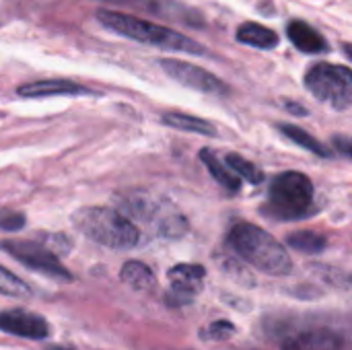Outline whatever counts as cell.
Segmentation results:
<instances>
[{
	"label": "cell",
	"mask_w": 352,
	"mask_h": 350,
	"mask_svg": "<svg viewBox=\"0 0 352 350\" xmlns=\"http://www.w3.org/2000/svg\"><path fill=\"white\" fill-rule=\"evenodd\" d=\"M305 87L316 99L338 111L352 105V70L349 66L318 62L307 70Z\"/></svg>",
	"instance_id": "obj_5"
},
{
	"label": "cell",
	"mask_w": 352,
	"mask_h": 350,
	"mask_svg": "<svg viewBox=\"0 0 352 350\" xmlns=\"http://www.w3.org/2000/svg\"><path fill=\"white\" fill-rule=\"evenodd\" d=\"M233 332H235V328H233L231 324H227V322H217V324H212L202 336L212 338V340H221V338H229Z\"/></svg>",
	"instance_id": "obj_23"
},
{
	"label": "cell",
	"mask_w": 352,
	"mask_h": 350,
	"mask_svg": "<svg viewBox=\"0 0 352 350\" xmlns=\"http://www.w3.org/2000/svg\"><path fill=\"white\" fill-rule=\"evenodd\" d=\"M159 64L173 80L182 83L184 87H190V89H196V91L208 93V95H227L229 93L227 83H223L219 76H214L212 72H208L196 64H190L184 60H171V58H165Z\"/></svg>",
	"instance_id": "obj_7"
},
{
	"label": "cell",
	"mask_w": 352,
	"mask_h": 350,
	"mask_svg": "<svg viewBox=\"0 0 352 350\" xmlns=\"http://www.w3.org/2000/svg\"><path fill=\"white\" fill-rule=\"evenodd\" d=\"M268 212L280 221L307 219L314 212V184L299 171H287L272 179L268 190Z\"/></svg>",
	"instance_id": "obj_4"
},
{
	"label": "cell",
	"mask_w": 352,
	"mask_h": 350,
	"mask_svg": "<svg viewBox=\"0 0 352 350\" xmlns=\"http://www.w3.org/2000/svg\"><path fill=\"white\" fill-rule=\"evenodd\" d=\"M225 161H227V167H229L239 179H245V182H250V184H254V186H258V184H262V182L266 179L264 171H262L258 165H254L252 161L243 159L241 155L231 153V155L225 157Z\"/></svg>",
	"instance_id": "obj_18"
},
{
	"label": "cell",
	"mask_w": 352,
	"mask_h": 350,
	"mask_svg": "<svg viewBox=\"0 0 352 350\" xmlns=\"http://www.w3.org/2000/svg\"><path fill=\"white\" fill-rule=\"evenodd\" d=\"M326 237L314 233V231H297L287 239V245L297 250V252H305V254H320L326 248Z\"/></svg>",
	"instance_id": "obj_19"
},
{
	"label": "cell",
	"mask_w": 352,
	"mask_h": 350,
	"mask_svg": "<svg viewBox=\"0 0 352 350\" xmlns=\"http://www.w3.org/2000/svg\"><path fill=\"white\" fill-rule=\"evenodd\" d=\"M72 225L91 241L109 250H132L140 243L138 227L107 206H85L72 215Z\"/></svg>",
	"instance_id": "obj_3"
},
{
	"label": "cell",
	"mask_w": 352,
	"mask_h": 350,
	"mask_svg": "<svg viewBox=\"0 0 352 350\" xmlns=\"http://www.w3.org/2000/svg\"><path fill=\"white\" fill-rule=\"evenodd\" d=\"M0 293L8 295V297H29L31 287L27 283H23L19 276H14L12 272H8L6 268L0 266Z\"/></svg>",
	"instance_id": "obj_20"
},
{
	"label": "cell",
	"mask_w": 352,
	"mask_h": 350,
	"mask_svg": "<svg viewBox=\"0 0 352 350\" xmlns=\"http://www.w3.org/2000/svg\"><path fill=\"white\" fill-rule=\"evenodd\" d=\"M287 37L303 54H322L328 50L326 37L320 31H316L309 23L299 21V19H295L287 25Z\"/></svg>",
	"instance_id": "obj_11"
},
{
	"label": "cell",
	"mask_w": 352,
	"mask_h": 350,
	"mask_svg": "<svg viewBox=\"0 0 352 350\" xmlns=\"http://www.w3.org/2000/svg\"><path fill=\"white\" fill-rule=\"evenodd\" d=\"M120 278H122V283H126L130 289L140 291V293L151 291V289L155 287V274H153V270H151L146 264L136 262V260L126 262V264L122 266Z\"/></svg>",
	"instance_id": "obj_15"
},
{
	"label": "cell",
	"mask_w": 352,
	"mask_h": 350,
	"mask_svg": "<svg viewBox=\"0 0 352 350\" xmlns=\"http://www.w3.org/2000/svg\"><path fill=\"white\" fill-rule=\"evenodd\" d=\"M95 17L105 29H109V31H113V33H118L122 37H128L132 41L144 43V45L161 47V50H167V52L194 54V56H200V54L206 52L200 43H196L188 35H184V33L171 29V27H163V25H157L153 21L140 19L136 14L103 8V10H97Z\"/></svg>",
	"instance_id": "obj_1"
},
{
	"label": "cell",
	"mask_w": 352,
	"mask_h": 350,
	"mask_svg": "<svg viewBox=\"0 0 352 350\" xmlns=\"http://www.w3.org/2000/svg\"><path fill=\"white\" fill-rule=\"evenodd\" d=\"M229 248L250 266L268 276H287L293 270V260L287 248L276 241L262 227L252 223H239L231 229Z\"/></svg>",
	"instance_id": "obj_2"
},
{
	"label": "cell",
	"mask_w": 352,
	"mask_h": 350,
	"mask_svg": "<svg viewBox=\"0 0 352 350\" xmlns=\"http://www.w3.org/2000/svg\"><path fill=\"white\" fill-rule=\"evenodd\" d=\"M200 161L204 163V167L208 169V173L217 179V184H221L225 190L229 192H239L241 188V179L221 161V157H217L210 149H202L200 151Z\"/></svg>",
	"instance_id": "obj_13"
},
{
	"label": "cell",
	"mask_w": 352,
	"mask_h": 350,
	"mask_svg": "<svg viewBox=\"0 0 352 350\" xmlns=\"http://www.w3.org/2000/svg\"><path fill=\"white\" fill-rule=\"evenodd\" d=\"M278 130L289 138L293 140L295 144L303 146L305 151H311L314 155H320V157H332V151H328L318 138H314L307 130L299 128V126H293V124H278Z\"/></svg>",
	"instance_id": "obj_16"
},
{
	"label": "cell",
	"mask_w": 352,
	"mask_h": 350,
	"mask_svg": "<svg viewBox=\"0 0 352 350\" xmlns=\"http://www.w3.org/2000/svg\"><path fill=\"white\" fill-rule=\"evenodd\" d=\"M163 124L171 126L175 130H184V132H194V134H204V136H217V128L214 124L196 118V116H188V113H179V111H167L163 113Z\"/></svg>",
	"instance_id": "obj_14"
},
{
	"label": "cell",
	"mask_w": 352,
	"mask_h": 350,
	"mask_svg": "<svg viewBox=\"0 0 352 350\" xmlns=\"http://www.w3.org/2000/svg\"><path fill=\"white\" fill-rule=\"evenodd\" d=\"M47 350H70V349H64V347H52V349Z\"/></svg>",
	"instance_id": "obj_27"
},
{
	"label": "cell",
	"mask_w": 352,
	"mask_h": 350,
	"mask_svg": "<svg viewBox=\"0 0 352 350\" xmlns=\"http://www.w3.org/2000/svg\"><path fill=\"white\" fill-rule=\"evenodd\" d=\"M0 250L4 254H8L10 258H14L16 262H21L23 266L50 276L54 281H62V283H70L72 274L62 266V262L58 260V256L35 241H27V239H4L0 241Z\"/></svg>",
	"instance_id": "obj_6"
},
{
	"label": "cell",
	"mask_w": 352,
	"mask_h": 350,
	"mask_svg": "<svg viewBox=\"0 0 352 350\" xmlns=\"http://www.w3.org/2000/svg\"><path fill=\"white\" fill-rule=\"evenodd\" d=\"M285 350H338V338L328 332H309L291 340Z\"/></svg>",
	"instance_id": "obj_17"
},
{
	"label": "cell",
	"mask_w": 352,
	"mask_h": 350,
	"mask_svg": "<svg viewBox=\"0 0 352 350\" xmlns=\"http://www.w3.org/2000/svg\"><path fill=\"white\" fill-rule=\"evenodd\" d=\"M16 93L21 97H56V95H93L91 89L74 83V80H66V78H50V80H35V83H27L21 85L16 89Z\"/></svg>",
	"instance_id": "obj_10"
},
{
	"label": "cell",
	"mask_w": 352,
	"mask_h": 350,
	"mask_svg": "<svg viewBox=\"0 0 352 350\" xmlns=\"http://www.w3.org/2000/svg\"><path fill=\"white\" fill-rule=\"evenodd\" d=\"M287 107H289L293 113H307L305 107H299V105H295V103H291V101H287Z\"/></svg>",
	"instance_id": "obj_25"
},
{
	"label": "cell",
	"mask_w": 352,
	"mask_h": 350,
	"mask_svg": "<svg viewBox=\"0 0 352 350\" xmlns=\"http://www.w3.org/2000/svg\"><path fill=\"white\" fill-rule=\"evenodd\" d=\"M0 330L19 338L43 340L50 336V324L33 311L27 309H4L0 311Z\"/></svg>",
	"instance_id": "obj_9"
},
{
	"label": "cell",
	"mask_w": 352,
	"mask_h": 350,
	"mask_svg": "<svg viewBox=\"0 0 352 350\" xmlns=\"http://www.w3.org/2000/svg\"><path fill=\"white\" fill-rule=\"evenodd\" d=\"M103 2H113V4H128V6H140V8H146L148 12H155V14H165L163 10V0H103Z\"/></svg>",
	"instance_id": "obj_22"
},
{
	"label": "cell",
	"mask_w": 352,
	"mask_h": 350,
	"mask_svg": "<svg viewBox=\"0 0 352 350\" xmlns=\"http://www.w3.org/2000/svg\"><path fill=\"white\" fill-rule=\"evenodd\" d=\"M169 278V291H167V301L169 305H186L192 303L206 278V270L198 264H177L167 272Z\"/></svg>",
	"instance_id": "obj_8"
},
{
	"label": "cell",
	"mask_w": 352,
	"mask_h": 350,
	"mask_svg": "<svg viewBox=\"0 0 352 350\" xmlns=\"http://www.w3.org/2000/svg\"><path fill=\"white\" fill-rule=\"evenodd\" d=\"M25 227V215L12 208H0V231H21Z\"/></svg>",
	"instance_id": "obj_21"
},
{
	"label": "cell",
	"mask_w": 352,
	"mask_h": 350,
	"mask_svg": "<svg viewBox=\"0 0 352 350\" xmlns=\"http://www.w3.org/2000/svg\"><path fill=\"white\" fill-rule=\"evenodd\" d=\"M332 144H334V151H336V153H340V155H344V157L352 159V138L351 136L336 134V136L332 138Z\"/></svg>",
	"instance_id": "obj_24"
},
{
	"label": "cell",
	"mask_w": 352,
	"mask_h": 350,
	"mask_svg": "<svg viewBox=\"0 0 352 350\" xmlns=\"http://www.w3.org/2000/svg\"><path fill=\"white\" fill-rule=\"evenodd\" d=\"M344 52H346V56L352 60V43H346V45H344Z\"/></svg>",
	"instance_id": "obj_26"
},
{
	"label": "cell",
	"mask_w": 352,
	"mask_h": 350,
	"mask_svg": "<svg viewBox=\"0 0 352 350\" xmlns=\"http://www.w3.org/2000/svg\"><path fill=\"white\" fill-rule=\"evenodd\" d=\"M237 41H241L243 45H252V47H258V50H272L278 45V35L260 25V23H243L237 33H235Z\"/></svg>",
	"instance_id": "obj_12"
}]
</instances>
